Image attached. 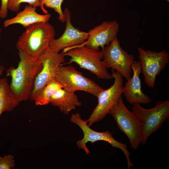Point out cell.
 <instances>
[{
	"label": "cell",
	"instance_id": "ba28073f",
	"mask_svg": "<svg viewBox=\"0 0 169 169\" xmlns=\"http://www.w3.org/2000/svg\"><path fill=\"white\" fill-rule=\"evenodd\" d=\"M111 71L114 83L109 88L103 89L97 96L98 104L87 120L89 126L103 119L123 93V77L113 69Z\"/></svg>",
	"mask_w": 169,
	"mask_h": 169
},
{
	"label": "cell",
	"instance_id": "ac0fdd59",
	"mask_svg": "<svg viewBox=\"0 0 169 169\" xmlns=\"http://www.w3.org/2000/svg\"><path fill=\"white\" fill-rule=\"evenodd\" d=\"M62 85L55 79L47 83L40 91L33 101L36 105H44L50 103V99L59 90L62 88Z\"/></svg>",
	"mask_w": 169,
	"mask_h": 169
},
{
	"label": "cell",
	"instance_id": "8fae6325",
	"mask_svg": "<svg viewBox=\"0 0 169 169\" xmlns=\"http://www.w3.org/2000/svg\"><path fill=\"white\" fill-rule=\"evenodd\" d=\"M65 55L62 53L47 50L38 58L42 68L36 77L30 100H34L41 90L49 82L55 79L57 70L65 61Z\"/></svg>",
	"mask_w": 169,
	"mask_h": 169
},
{
	"label": "cell",
	"instance_id": "d6986e66",
	"mask_svg": "<svg viewBox=\"0 0 169 169\" xmlns=\"http://www.w3.org/2000/svg\"><path fill=\"white\" fill-rule=\"evenodd\" d=\"M64 0H41V10L44 14L48 12L44 7L53 9L59 15L58 19L61 22L65 21V14L62 9V5Z\"/></svg>",
	"mask_w": 169,
	"mask_h": 169
},
{
	"label": "cell",
	"instance_id": "6da1fadb",
	"mask_svg": "<svg viewBox=\"0 0 169 169\" xmlns=\"http://www.w3.org/2000/svg\"><path fill=\"white\" fill-rule=\"evenodd\" d=\"M20 61L16 68L11 67L6 70L7 76L11 78L10 88L20 102L30 100L36 77L42 68L39 59L31 58L19 51Z\"/></svg>",
	"mask_w": 169,
	"mask_h": 169
},
{
	"label": "cell",
	"instance_id": "8992f818",
	"mask_svg": "<svg viewBox=\"0 0 169 169\" xmlns=\"http://www.w3.org/2000/svg\"><path fill=\"white\" fill-rule=\"evenodd\" d=\"M70 120L78 125L83 131V137L82 139L77 141L76 145L79 149L83 150L87 155L90 153L86 146L88 142L93 143L98 141H104L109 143L112 147L119 148L123 151L127 160V169L134 166L130 159V153L127 149V145L115 139L112 134L109 131L100 132L92 129L88 125L87 120L82 119L81 115L78 113L72 114Z\"/></svg>",
	"mask_w": 169,
	"mask_h": 169
},
{
	"label": "cell",
	"instance_id": "44dd1931",
	"mask_svg": "<svg viewBox=\"0 0 169 169\" xmlns=\"http://www.w3.org/2000/svg\"><path fill=\"white\" fill-rule=\"evenodd\" d=\"M14 156L12 154L0 156V169H11L14 168L15 163Z\"/></svg>",
	"mask_w": 169,
	"mask_h": 169
},
{
	"label": "cell",
	"instance_id": "2e32d148",
	"mask_svg": "<svg viewBox=\"0 0 169 169\" xmlns=\"http://www.w3.org/2000/svg\"><path fill=\"white\" fill-rule=\"evenodd\" d=\"M50 103L58 107L61 112L65 115L68 114L82 105L75 93L69 92L63 88L54 94L50 99Z\"/></svg>",
	"mask_w": 169,
	"mask_h": 169
},
{
	"label": "cell",
	"instance_id": "30bf717a",
	"mask_svg": "<svg viewBox=\"0 0 169 169\" xmlns=\"http://www.w3.org/2000/svg\"><path fill=\"white\" fill-rule=\"evenodd\" d=\"M137 50L145 83L148 87L153 88L157 76L169 62V54L165 50L157 52L139 47Z\"/></svg>",
	"mask_w": 169,
	"mask_h": 169
},
{
	"label": "cell",
	"instance_id": "5b68a950",
	"mask_svg": "<svg viewBox=\"0 0 169 169\" xmlns=\"http://www.w3.org/2000/svg\"><path fill=\"white\" fill-rule=\"evenodd\" d=\"M109 114L113 117L119 129L128 138L131 148L137 149L141 143L142 126L134 113L124 104L122 95Z\"/></svg>",
	"mask_w": 169,
	"mask_h": 169
},
{
	"label": "cell",
	"instance_id": "277c9868",
	"mask_svg": "<svg viewBox=\"0 0 169 169\" xmlns=\"http://www.w3.org/2000/svg\"><path fill=\"white\" fill-rule=\"evenodd\" d=\"M62 53L70 57L68 63H76L80 68L88 70L100 79L110 80L113 78L103 63L102 51L81 44Z\"/></svg>",
	"mask_w": 169,
	"mask_h": 169
},
{
	"label": "cell",
	"instance_id": "9c48e42d",
	"mask_svg": "<svg viewBox=\"0 0 169 169\" xmlns=\"http://www.w3.org/2000/svg\"><path fill=\"white\" fill-rule=\"evenodd\" d=\"M102 51V61L107 69L115 70L126 80L131 77V66L135 61L134 56L121 47L117 37Z\"/></svg>",
	"mask_w": 169,
	"mask_h": 169
},
{
	"label": "cell",
	"instance_id": "603a6c76",
	"mask_svg": "<svg viewBox=\"0 0 169 169\" xmlns=\"http://www.w3.org/2000/svg\"><path fill=\"white\" fill-rule=\"evenodd\" d=\"M5 69V67L2 65L0 64V76L2 75Z\"/></svg>",
	"mask_w": 169,
	"mask_h": 169
},
{
	"label": "cell",
	"instance_id": "7c38bea8",
	"mask_svg": "<svg viewBox=\"0 0 169 169\" xmlns=\"http://www.w3.org/2000/svg\"><path fill=\"white\" fill-rule=\"evenodd\" d=\"M64 13L66 17V28L63 34L59 38H54L47 50L59 53L83 44L88 38V32L76 28L71 23V13L65 8Z\"/></svg>",
	"mask_w": 169,
	"mask_h": 169
},
{
	"label": "cell",
	"instance_id": "ffe728a7",
	"mask_svg": "<svg viewBox=\"0 0 169 169\" xmlns=\"http://www.w3.org/2000/svg\"><path fill=\"white\" fill-rule=\"evenodd\" d=\"M27 3L29 5L41 8V0H8V9L10 11L16 12L19 11L21 4Z\"/></svg>",
	"mask_w": 169,
	"mask_h": 169
},
{
	"label": "cell",
	"instance_id": "5bb4252c",
	"mask_svg": "<svg viewBox=\"0 0 169 169\" xmlns=\"http://www.w3.org/2000/svg\"><path fill=\"white\" fill-rule=\"evenodd\" d=\"M131 68L133 75L127 80L123 88V94L127 101L131 105L150 103L151 99L143 93L141 88V81L140 77L141 68L140 61H134Z\"/></svg>",
	"mask_w": 169,
	"mask_h": 169
},
{
	"label": "cell",
	"instance_id": "3957f363",
	"mask_svg": "<svg viewBox=\"0 0 169 169\" xmlns=\"http://www.w3.org/2000/svg\"><path fill=\"white\" fill-rule=\"evenodd\" d=\"M132 112L142 125L141 143L144 145L149 137L159 130L169 118V101H158L153 107L149 109L135 103L133 104Z\"/></svg>",
	"mask_w": 169,
	"mask_h": 169
},
{
	"label": "cell",
	"instance_id": "9a60e30c",
	"mask_svg": "<svg viewBox=\"0 0 169 169\" xmlns=\"http://www.w3.org/2000/svg\"><path fill=\"white\" fill-rule=\"evenodd\" d=\"M36 10V7L26 6L23 10L18 12L15 17L5 20L4 27L6 28L13 24H19L26 28L34 23L48 22L51 16L50 13L40 14Z\"/></svg>",
	"mask_w": 169,
	"mask_h": 169
},
{
	"label": "cell",
	"instance_id": "cb8c5ba5",
	"mask_svg": "<svg viewBox=\"0 0 169 169\" xmlns=\"http://www.w3.org/2000/svg\"><path fill=\"white\" fill-rule=\"evenodd\" d=\"M1 29L0 28V41L1 39Z\"/></svg>",
	"mask_w": 169,
	"mask_h": 169
},
{
	"label": "cell",
	"instance_id": "52a82bcc",
	"mask_svg": "<svg viewBox=\"0 0 169 169\" xmlns=\"http://www.w3.org/2000/svg\"><path fill=\"white\" fill-rule=\"evenodd\" d=\"M55 79L62 85L63 88L70 92L83 91L97 97L104 89L70 65L60 66L57 70Z\"/></svg>",
	"mask_w": 169,
	"mask_h": 169
},
{
	"label": "cell",
	"instance_id": "7402d4cb",
	"mask_svg": "<svg viewBox=\"0 0 169 169\" xmlns=\"http://www.w3.org/2000/svg\"><path fill=\"white\" fill-rule=\"evenodd\" d=\"M1 4L0 8V18H4L7 17L8 13V0H1Z\"/></svg>",
	"mask_w": 169,
	"mask_h": 169
},
{
	"label": "cell",
	"instance_id": "4fadbf2b",
	"mask_svg": "<svg viewBox=\"0 0 169 169\" xmlns=\"http://www.w3.org/2000/svg\"><path fill=\"white\" fill-rule=\"evenodd\" d=\"M119 28L115 20L104 21L89 31L87 39L81 45L97 50L100 47L102 49L117 37Z\"/></svg>",
	"mask_w": 169,
	"mask_h": 169
},
{
	"label": "cell",
	"instance_id": "7a4b0ae2",
	"mask_svg": "<svg viewBox=\"0 0 169 169\" xmlns=\"http://www.w3.org/2000/svg\"><path fill=\"white\" fill-rule=\"evenodd\" d=\"M55 34L54 27L48 22L34 23L26 28L17 40L16 47L19 51L38 59L48 50Z\"/></svg>",
	"mask_w": 169,
	"mask_h": 169
},
{
	"label": "cell",
	"instance_id": "e0dca14e",
	"mask_svg": "<svg viewBox=\"0 0 169 169\" xmlns=\"http://www.w3.org/2000/svg\"><path fill=\"white\" fill-rule=\"evenodd\" d=\"M19 103L11 91L7 79H0V116L4 112L13 110Z\"/></svg>",
	"mask_w": 169,
	"mask_h": 169
}]
</instances>
